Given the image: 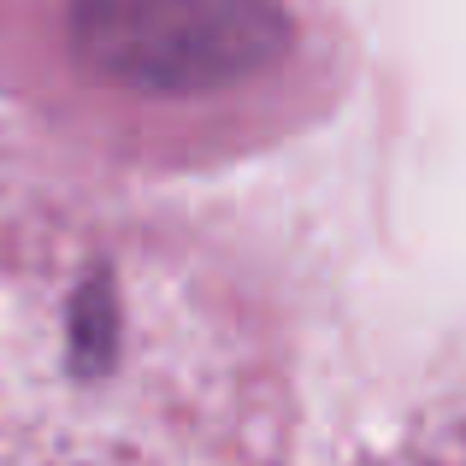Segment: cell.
<instances>
[{
	"label": "cell",
	"mask_w": 466,
	"mask_h": 466,
	"mask_svg": "<svg viewBox=\"0 0 466 466\" xmlns=\"http://www.w3.org/2000/svg\"><path fill=\"white\" fill-rule=\"evenodd\" d=\"M89 66L130 89H225L278 59L289 18L237 0H106L71 18Z\"/></svg>",
	"instance_id": "obj_1"
}]
</instances>
